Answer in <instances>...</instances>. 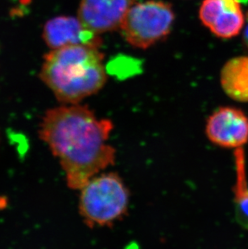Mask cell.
<instances>
[{"mask_svg":"<svg viewBox=\"0 0 248 249\" xmlns=\"http://www.w3.org/2000/svg\"><path fill=\"white\" fill-rule=\"evenodd\" d=\"M206 134L211 142L222 148H241L248 142V117L235 107H220L208 118Z\"/></svg>","mask_w":248,"mask_h":249,"instance_id":"5b68a950","label":"cell"},{"mask_svg":"<svg viewBox=\"0 0 248 249\" xmlns=\"http://www.w3.org/2000/svg\"><path fill=\"white\" fill-rule=\"evenodd\" d=\"M236 183L234 186V211L237 221L248 229V186L246 181L245 158L242 148L235 150Z\"/></svg>","mask_w":248,"mask_h":249,"instance_id":"30bf717a","label":"cell"},{"mask_svg":"<svg viewBox=\"0 0 248 249\" xmlns=\"http://www.w3.org/2000/svg\"><path fill=\"white\" fill-rule=\"evenodd\" d=\"M111 120L99 119L87 106L69 104L50 109L40 124V138L58 158L69 187L81 190L114 165L115 148L108 143Z\"/></svg>","mask_w":248,"mask_h":249,"instance_id":"6da1fadb","label":"cell"},{"mask_svg":"<svg viewBox=\"0 0 248 249\" xmlns=\"http://www.w3.org/2000/svg\"><path fill=\"white\" fill-rule=\"evenodd\" d=\"M136 0H81L77 18L97 35L120 28Z\"/></svg>","mask_w":248,"mask_h":249,"instance_id":"52a82bcc","label":"cell"},{"mask_svg":"<svg viewBox=\"0 0 248 249\" xmlns=\"http://www.w3.org/2000/svg\"><path fill=\"white\" fill-rule=\"evenodd\" d=\"M221 85L225 93L235 101L248 102V56H236L223 66Z\"/></svg>","mask_w":248,"mask_h":249,"instance_id":"9c48e42d","label":"cell"},{"mask_svg":"<svg viewBox=\"0 0 248 249\" xmlns=\"http://www.w3.org/2000/svg\"><path fill=\"white\" fill-rule=\"evenodd\" d=\"M244 40H245V42L248 46V24H247L246 28L244 31Z\"/></svg>","mask_w":248,"mask_h":249,"instance_id":"8fae6325","label":"cell"},{"mask_svg":"<svg viewBox=\"0 0 248 249\" xmlns=\"http://www.w3.org/2000/svg\"><path fill=\"white\" fill-rule=\"evenodd\" d=\"M103 53L99 48L71 45L53 50L45 56L41 80L57 100L77 104L96 94L106 82Z\"/></svg>","mask_w":248,"mask_h":249,"instance_id":"7a4b0ae2","label":"cell"},{"mask_svg":"<svg viewBox=\"0 0 248 249\" xmlns=\"http://www.w3.org/2000/svg\"><path fill=\"white\" fill-rule=\"evenodd\" d=\"M174 19L175 13L169 2L148 0L131 6L120 29L129 45L146 50L168 36Z\"/></svg>","mask_w":248,"mask_h":249,"instance_id":"277c9868","label":"cell"},{"mask_svg":"<svg viewBox=\"0 0 248 249\" xmlns=\"http://www.w3.org/2000/svg\"><path fill=\"white\" fill-rule=\"evenodd\" d=\"M199 18L217 37L230 39L245 25V16L239 0H203Z\"/></svg>","mask_w":248,"mask_h":249,"instance_id":"8992f818","label":"cell"},{"mask_svg":"<svg viewBox=\"0 0 248 249\" xmlns=\"http://www.w3.org/2000/svg\"><path fill=\"white\" fill-rule=\"evenodd\" d=\"M80 191V214L89 228L112 226L127 212L128 189L117 174H98Z\"/></svg>","mask_w":248,"mask_h":249,"instance_id":"3957f363","label":"cell"},{"mask_svg":"<svg viewBox=\"0 0 248 249\" xmlns=\"http://www.w3.org/2000/svg\"><path fill=\"white\" fill-rule=\"evenodd\" d=\"M43 38L52 50L71 45L99 49L103 43L99 35L87 29L78 18L63 16L53 18L45 24Z\"/></svg>","mask_w":248,"mask_h":249,"instance_id":"ba28073f","label":"cell"}]
</instances>
